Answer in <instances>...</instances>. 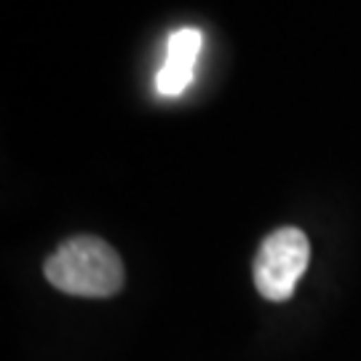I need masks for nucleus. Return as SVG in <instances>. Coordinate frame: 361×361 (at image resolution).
Here are the masks:
<instances>
[{
    "mask_svg": "<svg viewBox=\"0 0 361 361\" xmlns=\"http://www.w3.org/2000/svg\"><path fill=\"white\" fill-rule=\"evenodd\" d=\"M46 281L75 297H110L123 286V259L97 235H75L54 249L43 265Z\"/></svg>",
    "mask_w": 361,
    "mask_h": 361,
    "instance_id": "nucleus-1",
    "label": "nucleus"
},
{
    "mask_svg": "<svg viewBox=\"0 0 361 361\" xmlns=\"http://www.w3.org/2000/svg\"><path fill=\"white\" fill-rule=\"evenodd\" d=\"M310 244L300 228H279L268 233L255 255V286L265 300L284 302L308 268Z\"/></svg>",
    "mask_w": 361,
    "mask_h": 361,
    "instance_id": "nucleus-2",
    "label": "nucleus"
},
{
    "mask_svg": "<svg viewBox=\"0 0 361 361\" xmlns=\"http://www.w3.org/2000/svg\"><path fill=\"white\" fill-rule=\"evenodd\" d=\"M201 46H204V35H201V30H193V27H182V30H174L169 35L166 62L161 65L158 75H155L158 94L177 97L190 86Z\"/></svg>",
    "mask_w": 361,
    "mask_h": 361,
    "instance_id": "nucleus-3",
    "label": "nucleus"
}]
</instances>
